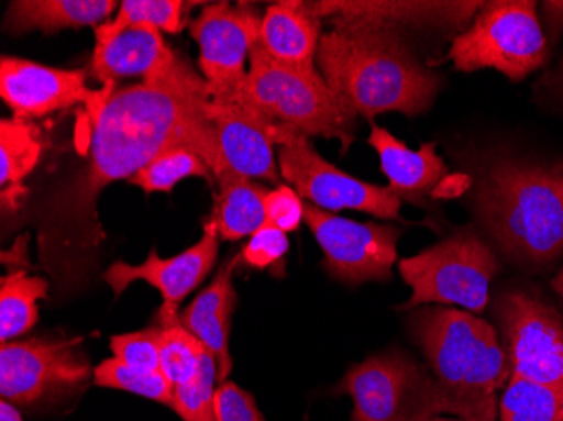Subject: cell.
I'll use <instances>...</instances> for the list:
<instances>
[{
    "instance_id": "cell-1",
    "label": "cell",
    "mask_w": 563,
    "mask_h": 421,
    "mask_svg": "<svg viewBox=\"0 0 563 421\" xmlns=\"http://www.w3.org/2000/svg\"><path fill=\"white\" fill-rule=\"evenodd\" d=\"M207 81L185 59L169 71L110 95L93 115L88 160L37 211L40 265L58 296L80 292L98 267L107 234L97 214L100 192L131 180L157 155L189 147L213 173L217 145Z\"/></svg>"
},
{
    "instance_id": "cell-2",
    "label": "cell",
    "mask_w": 563,
    "mask_h": 421,
    "mask_svg": "<svg viewBox=\"0 0 563 421\" xmlns=\"http://www.w3.org/2000/svg\"><path fill=\"white\" fill-rule=\"evenodd\" d=\"M316 59L328 87L369 120L426 113L441 90V78L420 65L400 34L379 25L332 22Z\"/></svg>"
},
{
    "instance_id": "cell-3",
    "label": "cell",
    "mask_w": 563,
    "mask_h": 421,
    "mask_svg": "<svg viewBox=\"0 0 563 421\" xmlns=\"http://www.w3.org/2000/svg\"><path fill=\"white\" fill-rule=\"evenodd\" d=\"M410 332L448 413L463 421H498L496 392L506 388L511 373L496 329L467 310L426 307L410 318Z\"/></svg>"
},
{
    "instance_id": "cell-4",
    "label": "cell",
    "mask_w": 563,
    "mask_h": 421,
    "mask_svg": "<svg viewBox=\"0 0 563 421\" xmlns=\"http://www.w3.org/2000/svg\"><path fill=\"white\" fill-rule=\"evenodd\" d=\"M476 206L514 262L540 267L563 255V166L496 164L481 180Z\"/></svg>"
},
{
    "instance_id": "cell-5",
    "label": "cell",
    "mask_w": 563,
    "mask_h": 421,
    "mask_svg": "<svg viewBox=\"0 0 563 421\" xmlns=\"http://www.w3.org/2000/svg\"><path fill=\"white\" fill-rule=\"evenodd\" d=\"M235 103L306 137L338 139L343 152L354 141L357 115L324 78L274 62L258 44L250 53V71Z\"/></svg>"
},
{
    "instance_id": "cell-6",
    "label": "cell",
    "mask_w": 563,
    "mask_h": 421,
    "mask_svg": "<svg viewBox=\"0 0 563 421\" xmlns=\"http://www.w3.org/2000/svg\"><path fill=\"white\" fill-rule=\"evenodd\" d=\"M398 270L412 288V297L398 309L444 303L479 315L488 307L489 287L499 272V262L473 228H464L419 255L401 258Z\"/></svg>"
},
{
    "instance_id": "cell-7",
    "label": "cell",
    "mask_w": 563,
    "mask_h": 421,
    "mask_svg": "<svg viewBox=\"0 0 563 421\" xmlns=\"http://www.w3.org/2000/svg\"><path fill=\"white\" fill-rule=\"evenodd\" d=\"M534 2H484L463 34L452 41L449 59L459 71L493 68L514 81L545 65L549 44Z\"/></svg>"
},
{
    "instance_id": "cell-8",
    "label": "cell",
    "mask_w": 563,
    "mask_h": 421,
    "mask_svg": "<svg viewBox=\"0 0 563 421\" xmlns=\"http://www.w3.org/2000/svg\"><path fill=\"white\" fill-rule=\"evenodd\" d=\"M332 392L350 395L351 421H430L448 413L432 373L404 351H387L353 364Z\"/></svg>"
},
{
    "instance_id": "cell-9",
    "label": "cell",
    "mask_w": 563,
    "mask_h": 421,
    "mask_svg": "<svg viewBox=\"0 0 563 421\" xmlns=\"http://www.w3.org/2000/svg\"><path fill=\"white\" fill-rule=\"evenodd\" d=\"M93 379L81 339L2 342L0 395L14 407H53L80 397Z\"/></svg>"
},
{
    "instance_id": "cell-10",
    "label": "cell",
    "mask_w": 563,
    "mask_h": 421,
    "mask_svg": "<svg viewBox=\"0 0 563 421\" xmlns=\"http://www.w3.org/2000/svg\"><path fill=\"white\" fill-rule=\"evenodd\" d=\"M280 176L294 186L300 198L329 211L354 209L379 220L404 221L401 199L390 189L375 186L343 173L322 159L309 137L289 126L277 125Z\"/></svg>"
},
{
    "instance_id": "cell-11",
    "label": "cell",
    "mask_w": 563,
    "mask_h": 421,
    "mask_svg": "<svg viewBox=\"0 0 563 421\" xmlns=\"http://www.w3.org/2000/svg\"><path fill=\"white\" fill-rule=\"evenodd\" d=\"M509 373L563 389V319L527 290H506L495 302Z\"/></svg>"
},
{
    "instance_id": "cell-12",
    "label": "cell",
    "mask_w": 563,
    "mask_h": 421,
    "mask_svg": "<svg viewBox=\"0 0 563 421\" xmlns=\"http://www.w3.org/2000/svg\"><path fill=\"white\" fill-rule=\"evenodd\" d=\"M303 223L324 253L322 267L350 287L391 278L401 231L391 224L357 223L324 209L303 204Z\"/></svg>"
},
{
    "instance_id": "cell-13",
    "label": "cell",
    "mask_w": 563,
    "mask_h": 421,
    "mask_svg": "<svg viewBox=\"0 0 563 421\" xmlns=\"http://www.w3.org/2000/svg\"><path fill=\"white\" fill-rule=\"evenodd\" d=\"M261 14L249 4L232 8L227 2L202 9L192 22V40L199 46V69L211 101L235 103L245 84V63L261 37Z\"/></svg>"
},
{
    "instance_id": "cell-14",
    "label": "cell",
    "mask_w": 563,
    "mask_h": 421,
    "mask_svg": "<svg viewBox=\"0 0 563 421\" xmlns=\"http://www.w3.org/2000/svg\"><path fill=\"white\" fill-rule=\"evenodd\" d=\"M220 250V233L213 220L205 224L201 240L191 248L173 258H161L156 250L148 253L142 265L112 263L101 275L103 281L112 288L113 296L125 292L134 281H145L163 296V306L157 310L156 324H169L179 321V306L183 300L201 285L213 270Z\"/></svg>"
},
{
    "instance_id": "cell-15",
    "label": "cell",
    "mask_w": 563,
    "mask_h": 421,
    "mask_svg": "<svg viewBox=\"0 0 563 421\" xmlns=\"http://www.w3.org/2000/svg\"><path fill=\"white\" fill-rule=\"evenodd\" d=\"M112 90L113 87L90 90L84 71L49 68L8 56L0 59V97L14 112V119H37L78 103H87L97 113Z\"/></svg>"
},
{
    "instance_id": "cell-16",
    "label": "cell",
    "mask_w": 563,
    "mask_h": 421,
    "mask_svg": "<svg viewBox=\"0 0 563 421\" xmlns=\"http://www.w3.org/2000/svg\"><path fill=\"white\" fill-rule=\"evenodd\" d=\"M208 117L217 145L213 176L228 169L252 180H267L280 186L274 155L277 123L242 103L210 101Z\"/></svg>"
},
{
    "instance_id": "cell-17",
    "label": "cell",
    "mask_w": 563,
    "mask_h": 421,
    "mask_svg": "<svg viewBox=\"0 0 563 421\" xmlns=\"http://www.w3.org/2000/svg\"><path fill=\"white\" fill-rule=\"evenodd\" d=\"M484 2H422V0H322L309 2L319 19L398 27L464 30Z\"/></svg>"
},
{
    "instance_id": "cell-18",
    "label": "cell",
    "mask_w": 563,
    "mask_h": 421,
    "mask_svg": "<svg viewBox=\"0 0 563 421\" xmlns=\"http://www.w3.org/2000/svg\"><path fill=\"white\" fill-rule=\"evenodd\" d=\"M179 56L167 46L154 25H132L107 41H97L91 73L100 84L113 87L117 80L142 76L151 80L176 65Z\"/></svg>"
},
{
    "instance_id": "cell-19",
    "label": "cell",
    "mask_w": 563,
    "mask_h": 421,
    "mask_svg": "<svg viewBox=\"0 0 563 421\" xmlns=\"http://www.w3.org/2000/svg\"><path fill=\"white\" fill-rule=\"evenodd\" d=\"M242 262L239 255L228 259L207 288L183 310L179 322L202 342L218 364V383L228 381L233 361L230 356V329L239 306V293L233 285V272Z\"/></svg>"
},
{
    "instance_id": "cell-20",
    "label": "cell",
    "mask_w": 563,
    "mask_h": 421,
    "mask_svg": "<svg viewBox=\"0 0 563 421\" xmlns=\"http://www.w3.org/2000/svg\"><path fill=\"white\" fill-rule=\"evenodd\" d=\"M321 37V19L311 11L309 2L296 0L277 2L267 9L257 44L274 62L312 73Z\"/></svg>"
},
{
    "instance_id": "cell-21",
    "label": "cell",
    "mask_w": 563,
    "mask_h": 421,
    "mask_svg": "<svg viewBox=\"0 0 563 421\" xmlns=\"http://www.w3.org/2000/svg\"><path fill=\"white\" fill-rule=\"evenodd\" d=\"M368 144L378 152L388 189L400 199L420 202L441 182L442 177L448 176V164L435 152L433 142L423 144L419 151H410L388 130L372 125Z\"/></svg>"
},
{
    "instance_id": "cell-22",
    "label": "cell",
    "mask_w": 563,
    "mask_h": 421,
    "mask_svg": "<svg viewBox=\"0 0 563 421\" xmlns=\"http://www.w3.org/2000/svg\"><path fill=\"white\" fill-rule=\"evenodd\" d=\"M117 5L115 0H15L5 12L4 30L11 34H53L106 24Z\"/></svg>"
},
{
    "instance_id": "cell-23",
    "label": "cell",
    "mask_w": 563,
    "mask_h": 421,
    "mask_svg": "<svg viewBox=\"0 0 563 421\" xmlns=\"http://www.w3.org/2000/svg\"><path fill=\"white\" fill-rule=\"evenodd\" d=\"M214 179L220 192L210 220L217 223L220 239L236 242L253 236L267 224L268 189L265 186L228 169L218 173Z\"/></svg>"
},
{
    "instance_id": "cell-24",
    "label": "cell",
    "mask_w": 563,
    "mask_h": 421,
    "mask_svg": "<svg viewBox=\"0 0 563 421\" xmlns=\"http://www.w3.org/2000/svg\"><path fill=\"white\" fill-rule=\"evenodd\" d=\"M43 151L40 130L27 120H2L0 123V186L5 211L18 209L25 189L22 180L33 173Z\"/></svg>"
},
{
    "instance_id": "cell-25",
    "label": "cell",
    "mask_w": 563,
    "mask_h": 421,
    "mask_svg": "<svg viewBox=\"0 0 563 421\" xmlns=\"http://www.w3.org/2000/svg\"><path fill=\"white\" fill-rule=\"evenodd\" d=\"M49 281L25 270L9 272L0 280V341L30 332L40 319V300L47 299Z\"/></svg>"
},
{
    "instance_id": "cell-26",
    "label": "cell",
    "mask_w": 563,
    "mask_h": 421,
    "mask_svg": "<svg viewBox=\"0 0 563 421\" xmlns=\"http://www.w3.org/2000/svg\"><path fill=\"white\" fill-rule=\"evenodd\" d=\"M501 421H563V389L511 376L501 400Z\"/></svg>"
},
{
    "instance_id": "cell-27",
    "label": "cell",
    "mask_w": 563,
    "mask_h": 421,
    "mask_svg": "<svg viewBox=\"0 0 563 421\" xmlns=\"http://www.w3.org/2000/svg\"><path fill=\"white\" fill-rule=\"evenodd\" d=\"M210 166L198 152L189 147H174L157 155L144 169L139 170L129 182L139 186L142 191L170 192L177 184L188 177H202L213 182Z\"/></svg>"
},
{
    "instance_id": "cell-28",
    "label": "cell",
    "mask_w": 563,
    "mask_h": 421,
    "mask_svg": "<svg viewBox=\"0 0 563 421\" xmlns=\"http://www.w3.org/2000/svg\"><path fill=\"white\" fill-rule=\"evenodd\" d=\"M185 5L181 0H125L113 21L98 25L95 36L97 41H107L126 27L141 24L154 25L170 34L181 33Z\"/></svg>"
},
{
    "instance_id": "cell-29",
    "label": "cell",
    "mask_w": 563,
    "mask_h": 421,
    "mask_svg": "<svg viewBox=\"0 0 563 421\" xmlns=\"http://www.w3.org/2000/svg\"><path fill=\"white\" fill-rule=\"evenodd\" d=\"M161 329V373L174 386L186 385L198 373L207 347L179 321L157 324Z\"/></svg>"
},
{
    "instance_id": "cell-30",
    "label": "cell",
    "mask_w": 563,
    "mask_h": 421,
    "mask_svg": "<svg viewBox=\"0 0 563 421\" xmlns=\"http://www.w3.org/2000/svg\"><path fill=\"white\" fill-rule=\"evenodd\" d=\"M217 383V359L207 350L195 378L186 385L174 386L170 408L185 421H218Z\"/></svg>"
},
{
    "instance_id": "cell-31",
    "label": "cell",
    "mask_w": 563,
    "mask_h": 421,
    "mask_svg": "<svg viewBox=\"0 0 563 421\" xmlns=\"http://www.w3.org/2000/svg\"><path fill=\"white\" fill-rule=\"evenodd\" d=\"M93 383L100 388L120 389L137 397L173 405V385L161 372H144L137 367L126 366L119 359H106L93 369Z\"/></svg>"
},
{
    "instance_id": "cell-32",
    "label": "cell",
    "mask_w": 563,
    "mask_h": 421,
    "mask_svg": "<svg viewBox=\"0 0 563 421\" xmlns=\"http://www.w3.org/2000/svg\"><path fill=\"white\" fill-rule=\"evenodd\" d=\"M159 325L154 324L144 331L113 335L110 339L113 356L126 366L144 372H161Z\"/></svg>"
},
{
    "instance_id": "cell-33",
    "label": "cell",
    "mask_w": 563,
    "mask_h": 421,
    "mask_svg": "<svg viewBox=\"0 0 563 421\" xmlns=\"http://www.w3.org/2000/svg\"><path fill=\"white\" fill-rule=\"evenodd\" d=\"M289 246L287 233L267 223L253 234L243 252L240 253V258L250 268L268 270V268L280 265L282 259L289 252Z\"/></svg>"
},
{
    "instance_id": "cell-34",
    "label": "cell",
    "mask_w": 563,
    "mask_h": 421,
    "mask_svg": "<svg viewBox=\"0 0 563 421\" xmlns=\"http://www.w3.org/2000/svg\"><path fill=\"white\" fill-rule=\"evenodd\" d=\"M265 209H267V223L284 233L299 230L303 221V204L300 196L289 186H277L274 191H268Z\"/></svg>"
},
{
    "instance_id": "cell-35",
    "label": "cell",
    "mask_w": 563,
    "mask_h": 421,
    "mask_svg": "<svg viewBox=\"0 0 563 421\" xmlns=\"http://www.w3.org/2000/svg\"><path fill=\"white\" fill-rule=\"evenodd\" d=\"M218 421H267L257 401L235 383L227 381L217 389Z\"/></svg>"
},
{
    "instance_id": "cell-36",
    "label": "cell",
    "mask_w": 563,
    "mask_h": 421,
    "mask_svg": "<svg viewBox=\"0 0 563 421\" xmlns=\"http://www.w3.org/2000/svg\"><path fill=\"white\" fill-rule=\"evenodd\" d=\"M543 15L553 36L563 30V2H543Z\"/></svg>"
},
{
    "instance_id": "cell-37",
    "label": "cell",
    "mask_w": 563,
    "mask_h": 421,
    "mask_svg": "<svg viewBox=\"0 0 563 421\" xmlns=\"http://www.w3.org/2000/svg\"><path fill=\"white\" fill-rule=\"evenodd\" d=\"M0 421H24V418L21 417L14 405L2 400V403H0Z\"/></svg>"
},
{
    "instance_id": "cell-38",
    "label": "cell",
    "mask_w": 563,
    "mask_h": 421,
    "mask_svg": "<svg viewBox=\"0 0 563 421\" xmlns=\"http://www.w3.org/2000/svg\"><path fill=\"white\" fill-rule=\"evenodd\" d=\"M552 287L553 290H555V292L559 293V296L563 299V268L559 272V275L553 278Z\"/></svg>"
},
{
    "instance_id": "cell-39",
    "label": "cell",
    "mask_w": 563,
    "mask_h": 421,
    "mask_svg": "<svg viewBox=\"0 0 563 421\" xmlns=\"http://www.w3.org/2000/svg\"><path fill=\"white\" fill-rule=\"evenodd\" d=\"M555 80L559 81L560 85H563V59L562 63H560V68L556 69Z\"/></svg>"
},
{
    "instance_id": "cell-40",
    "label": "cell",
    "mask_w": 563,
    "mask_h": 421,
    "mask_svg": "<svg viewBox=\"0 0 563 421\" xmlns=\"http://www.w3.org/2000/svg\"><path fill=\"white\" fill-rule=\"evenodd\" d=\"M430 421H463V420H459V418H455V420H452V418L435 417V418H432V420H430Z\"/></svg>"
}]
</instances>
